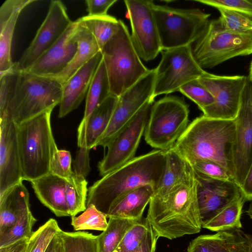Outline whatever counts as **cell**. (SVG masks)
Wrapping results in <instances>:
<instances>
[{
	"label": "cell",
	"mask_w": 252,
	"mask_h": 252,
	"mask_svg": "<svg viewBox=\"0 0 252 252\" xmlns=\"http://www.w3.org/2000/svg\"><path fill=\"white\" fill-rule=\"evenodd\" d=\"M29 238H23L10 245L0 247V252H27Z\"/></svg>",
	"instance_id": "obj_49"
},
{
	"label": "cell",
	"mask_w": 252,
	"mask_h": 252,
	"mask_svg": "<svg viewBox=\"0 0 252 252\" xmlns=\"http://www.w3.org/2000/svg\"><path fill=\"white\" fill-rule=\"evenodd\" d=\"M189 110L184 99L166 95L154 102L144 131L150 146L163 151L171 149L187 129Z\"/></svg>",
	"instance_id": "obj_9"
},
{
	"label": "cell",
	"mask_w": 252,
	"mask_h": 252,
	"mask_svg": "<svg viewBox=\"0 0 252 252\" xmlns=\"http://www.w3.org/2000/svg\"><path fill=\"white\" fill-rule=\"evenodd\" d=\"M240 190L246 201L252 200V163Z\"/></svg>",
	"instance_id": "obj_48"
},
{
	"label": "cell",
	"mask_w": 252,
	"mask_h": 252,
	"mask_svg": "<svg viewBox=\"0 0 252 252\" xmlns=\"http://www.w3.org/2000/svg\"><path fill=\"white\" fill-rule=\"evenodd\" d=\"M71 164L72 158L70 152L58 150L52 158L49 173L68 181L73 173Z\"/></svg>",
	"instance_id": "obj_42"
},
{
	"label": "cell",
	"mask_w": 252,
	"mask_h": 252,
	"mask_svg": "<svg viewBox=\"0 0 252 252\" xmlns=\"http://www.w3.org/2000/svg\"><path fill=\"white\" fill-rule=\"evenodd\" d=\"M151 227L146 218H143L126 232L113 252H133L140 245Z\"/></svg>",
	"instance_id": "obj_39"
},
{
	"label": "cell",
	"mask_w": 252,
	"mask_h": 252,
	"mask_svg": "<svg viewBox=\"0 0 252 252\" xmlns=\"http://www.w3.org/2000/svg\"><path fill=\"white\" fill-rule=\"evenodd\" d=\"M30 182L42 204L57 217L69 216L65 197L66 180L49 173Z\"/></svg>",
	"instance_id": "obj_23"
},
{
	"label": "cell",
	"mask_w": 252,
	"mask_h": 252,
	"mask_svg": "<svg viewBox=\"0 0 252 252\" xmlns=\"http://www.w3.org/2000/svg\"><path fill=\"white\" fill-rule=\"evenodd\" d=\"M220 13L219 18L226 30L238 33L252 34V18L243 14L222 8H217Z\"/></svg>",
	"instance_id": "obj_38"
},
{
	"label": "cell",
	"mask_w": 252,
	"mask_h": 252,
	"mask_svg": "<svg viewBox=\"0 0 252 252\" xmlns=\"http://www.w3.org/2000/svg\"><path fill=\"white\" fill-rule=\"evenodd\" d=\"M77 22L78 26L75 32V38L78 48L73 58L61 72L47 77L58 82L62 86L77 70L100 51L92 33L83 25Z\"/></svg>",
	"instance_id": "obj_26"
},
{
	"label": "cell",
	"mask_w": 252,
	"mask_h": 252,
	"mask_svg": "<svg viewBox=\"0 0 252 252\" xmlns=\"http://www.w3.org/2000/svg\"><path fill=\"white\" fill-rule=\"evenodd\" d=\"M63 3L59 0L50 2L48 13L32 41L13 68L24 71L61 38L72 24Z\"/></svg>",
	"instance_id": "obj_14"
},
{
	"label": "cell",
	"mask_w": 252,
	"mask_h": 252,
	"mask_svg": "<svg viewBox=\"0 0 252 252\" xmlns=\"http://www.w3.org/2000/svg\"><path fill=\"white\" fill-rule=\"evenodd\" d=\"M111 94L119 97L149 70L142 63L125 24L119 20L118 30L101 50Z\"/></svg>",
	"instance_id": "obj_6"
},
{
	"label": "cell",
	"mask_w": 252,
	"mask_h": 252,
	"mask_svg": "<svg viewBox=\"0 0 252 252\" xmlns=\"http://www.w3.org/2000/svg\"><path fill=\"white\" fill-rule=\"evenodd\" d=\"M91 150L80 147L73 161V172L76 176L86 178L91 171L89 153Z\"/></svg>",
	"instance_id": "obj_45"
},
{
	"label": "cell",
	"mask_w": 252,
	"mask_h": 252,
	"mask_svg": "<svg viewBox=\"0 0 252 252\" xmlns=\"http://www.w3.org/2000/svg\"><path fill=\"white\" fill-rule=\"evenodd\" d=\"M62 245V240L58 232L49 244L45 252H60Z\"/></svg>",
	"instance_id": "obj_50"
},
{
	"label": "cell",
	"mask_w": 252,
	"mask_h": 252,
	"mask_svg": "<svg viewBox=\"0 0 252 252\" xmlns=\"http://www.w3.org/2000/svg\"><path fill=\"white\" fill-rule=\"evenodd\" d=\"M158 238L151 226L139 246L133 252H155Z\"/></svg>",
	"instance_id": "obj_47"
},
{
	"label": "cell",
	"mask_w": 252,
	"mask_h": 252,
	"mask_svg": "<svg viewBox=\"0 0 252 252\" xmlns=\"http://www.w3.org/2000/svg\"><path fill=\"white\" fill-rule=\"evenodd\" d=\"M179 91L195 103L200 110L215 102L214 96L200 83L199 79L192 80L181 87Z\"/></svg>",
	"instance_id": "obj_40"
},
{
	"label": "cell",
	"mask_w": 252,
	"mask_h": 252,
	"mask_svg": "<svg viewBox=\"0 0 252 252\" xmlns=\"http://www.w3.org/2000/svg\"><path fill=\"white\" fill-rule=\"evenodd\" d=\"M108 219L107 228L97 236L98 252H113L126 232L138 221L118 218Z\"/></svg>",
	"instance_id": "obj_31"
},
{
	"label": "cell",
	"mask_w": 252,
	"mask_h": 252,
	"mask_svg": "<svg viewBox=\"0 0 252 252\" xmlns=\"http://www.w3.org/2000/svg\"><path fill=\"white\" fill-rule=\"evenodd\" d=\"M87 185L86 178L76 176L74 173L67 181L65 197L69 216H76L86 209Z\"/></svg>",
	"instance_id": "obj_32"
},
{
	"label": "cell",
	"mask_w": 252,
	"mask_h": 252,
	"mask_svg": "<svg viewBox=\"0 0 252 252\" xmlns=\"http://www.w3.org/2000/svg\"><path fill=\"white\" fill-rule=\"evenodd\" d=\"M92 33L100 49L118 30L119 20L109 15L83 16L77 20Z\"/></svg>",
	"instance_id": "obj_30"
},
{
	"label": "cell",
	"mask_w": 252,
	"mask_h": 252,
	"mask_svg": "<svg viewBox=\"0 0 252 252\" xmlns=\"http://www.w3.org/2000/svg\"><path fill=\"white\" fill-rule=\"evenodd\" d=\"M131 33L132 44L141 59H155L161 51L157 24L153 13V0H125Z\"/></svg>",
	"instance_id": "obj_15"
},
{
	"label": "cell",
	"mask_w": 252,
	"mask_h": 252,
	"mask_svg": "<svg viewBox=\"0 0 252 252\" xmlns=\"http://www.w3.org/2000/svg\"><path fill=\"white\" fill-rule=\"evenodd\" d=\"M62 86L48 78L13 67L0 72V118L7 117L17 125L59 104Z\"/></svg>",
	"instance_id": "obj_1"
},
{
	"label": "cell",
	"mask_w": 252,
	"mask_h": 252,
	"mask_svg": "<svg viewBox=\"0 0 252 252\" xmlns=\"http://www.w3.org/2000/svg\"><path fill=\"white\" fill-rule=\"evenodd\" d=\"M111 94L108 77L102 59L87 94L84 115L81 123L86 122L94 109Z\"/></svg>",
	"instance_id": "obj_28"
},
{
	"label": "cell",
	"mask_w": 252,
	"mask_h": 252,
	"mask_svg": "<svg viewBox=\"0 0 252 252\" xmlns=\"http://www.w3.org/2000/svg\"><path fill=\"white\" fill-rule=\"evenodd\" d=\"M248 77V79L251 81L252 82V61L250 64L249 75Z\"/></svg>",
	"instance_id": "obj_52"
},
{
	"label": "cell",
	"mask_w": 252,
	"mask_h": 252,
	"mask_svg": "<svg viewBox=\"0 0 252 252\" xmlns=\"http://www.w3.org/2000/svg\"><path fill=\"white\" fill-rule=\"evenodd\" d=\"M155 189L151 185L140 187L124 195L110 206L107 218H118L141 220Z\"/></svg>",
	"instance_id": "obj_25"
},
{
	"label": "cell",
	"mask_w": 252,
	"mask_h": 252,
	"mask_svg": "<svg viewBox=\"0 0 252 252\" xmlns=\"http://www.w3.org/2000/svg\"><path fill=\"white\" fill-rule=\"evenodd\" d=\"M248 77L243 75L219 76L208 73L199 80L212 94L215 102L203 108V115L221 120H235Z\"/></svg>",
	"instance_id": "obj_13"
},
{
	"label": "cell",
	"mask_w": 252,
	"mask_h": 252,
	"mask_svg": "<svg viewBox=\"0 0 252 252\" xmlns=\"http://www.w3.org/2000/svg\"><path fill=\"white\" fill-rule=\"evenodd\" d=\"M235 121L234 180L240 189L252 163V82L249 79Z\"/></svg>",
	"instance_id": "obj_16"
},
{
	"label": "cell",
	"mask_w": 252,
	"mask_h": 252,
	"mask_svg": "<svg viewBox=\"0 0 252 252\" xmlns=\"http://www.w3.org/2000/svg\"><path fill=\"white\" fill-rule=\"evenodd\" d=\"M118 97L111 94L92 112L85 123H81L77 130L79 148L91 150L106 129L111 120Z\"/></svg>",
	"instance_id": "obj_22"
},
{
	"label": "cell",
	"mask_w": 252,
	"mask_h": 252,
	"mask_svg": "<svg viewBox=\"0 0 252 252\" xmlns=\"http://www.w3.org/2000/svg\"><path fill=\"white\" fill-rule=\"evenodd\" d=\"M36 221L31 210L28 211L11 227L0 234V247L10 245L23 238L30 239L33 233L32 227Z\"/></svg>",
	"instance_id": "obj_35"
},
{
	"label": "cell",
	"mask_w": 252,
	"mask_h": 252,
	"mask_svg": "<svg viewBox=\"0 0 252 252\" xmlns=\"http://www.w3.org/2000/svg\"><path fill=\"white\" fill-rule=\"evenodd\" d=\"M117 0H86L87 10L90 16H103L107 14L109 8Z\"/></svg>",
	"instance_id": "obj_46"
},
{
	"label": "cell",
	"mask_w": 252,
	"mask_h": 252,
	"mask_svg": "<svg viewBox=\"0 0 252 252\" xmlns=\"http://www.w3.org/2000/svg\"><path fill=\"white\" fill-rule=\"evenodd\" d=\"M247 213L250 218L252 219V200L251 201V203L249 205V208L247 211Z\"/></svg>",
	"instance_id": "obj_51"
},
{
	"label": "cell",
	"mask_w": 252,
	"mask_h": 252,
	"mask_svg": "<svg viewBox=\"0 0 252 252\" xmlns=\"http://www.w3.org/2000/svg\"><path fill=\"white\" fill-rule=\"evenodd\" d=\"M161 59L156 68V79L152 98L179 91L187 83L199 79L209 72L194 58L191 45L161 52Z\"/></svg>",
	"instance_id": "obj_10"
},
{
	"label": "cell",
	"mask_w": 252,
	"mask_h": 252,
	"mask_svg": "<svg viewBox=\"0 0 252 252\" xmlns=\"http://www.w3.org/2000/svg\"><path fill=\"white\" fill-rule=\"evenodd\" d=\"M154 102V100H150L146 103L109 144L106 154L98 164L101 176L106 175L135 158Z\"/></svg>",
	"instance_id": "obj_12"
},
{
	"label": "cell",
	"mask_w": 252,
	"mask_h": 252,
	"mask_svg": "<svg viewBox=\"0 0 252 252\" xmlns=\"http://www.w3.org/2000/svg\"><path fill=\"white\" fill-rule=\"evenodd\" d=\"M192 50L202 68H211L233 58L252 54V34L227 30L218 18L209 21Z\"/></svg>",
	"instance_id": "obj_8"
},
{
	"label": "cell",
	"mask_w": 252,
	"mask_h": 252,
	"mask_svg": "<svg viewBox=\"0 0 252 252\" xmlns=\"http://www.w3.org/2000/svg\"><path fill=\"white\" fill-rule=\"evenodd\" d=\"M30 206L29 193L23 181L0 194V234L30 210Z\"/></svg>",
	"instance_id": "obj_24"
},
{
	"label": "cell",
	"mask_w": 252,
	"mask_h": 252,
	"mask_svg": "<svg viewBox=\"0 0 252 252\" xmlns=\"http://www.w3.org/2000/svg\"><path fill=\"white\" fill-rule=\"evenodd\" d=\"M61 229L57 220L50 219L33 232L29 239L27 252H45L53 238Z\"/></svg>",
	"instance_id": "obj_37"
},
{
	"label": "cell",
	"mask_w": 252,
	"mask_h": 252,
	"mask_svg": "<svg viewBox=\"0 0 252 252\" xmlns=\"http://www.w3.org/2000/svg\"><path fill=\"white\" fill-rule=\"evenodd\" d=\"M166 152L164 169L152 196H163L184 182L192 173L191 165L172 149Z\"/></svg>",
	"instance_id": "obj_27"
},
{
	"label": "cell",
	"mask_w": 252,
	"mask_h": 252,
	"mask_svg": "<svg viewBox=\"0 0 252 252\" xmlns=\"http://www.w3.org/2000/svg\"><path fill=\"white\" fill-rule=\"evenodd\" d=\"M60 252H63V245H62V248H61V250H60Z\"/></svg>",
	"instance_id": "obj_53"
},
{
	"label": "cell",
	"mask_w": 252,
	"mask_h": 252,
	"mask_svg": "<svg viewBox=\"0 0 252 252\" xmlns=\"http://www.w3.org/2000/svg\"><path fill=\"white\" fill-rule=\"evenodd\" d=\"M52 111L17 125L23 180L31 182L50 172L52 158L58 150L51 125Z\"/></svg>",
	"instance_id": "obj_5"
},
{
	"label": "cell",
	"mask_w": 252,
	"mask_h": 252,
	"mask_svg": "<svg viewBox=\"0 0 252 252\" xmlns=\"http://www.w3.org/2000/svg\"><path fill=\"white\" fill-rule=\"evenodd\" d=\"M197 185L193 170L184 182L167 194L152 197L146 218L158 237L173 240L200 231L202 225Z\"/></svg>",
	"instance_id": "obj_2"
},
{
	"label": "cell",
	"mask_w": 252,
	"mask_h": 252,
	"mask_svg": "<svg viewBox=\"0 0 252 252\" xmlns=\"http://www.w3.org/2000/svg\"><path fill=\"white\" fill-rule=\"evenodd\" d=\"M103 59L98 52L77 70L62 86L58 117L62 118L77 109L86 97L93 78Z\"/></svg>",
	"instance_id": "obj_20"
},
{
	"label": "cell",
	"mask_w": 252,
	"mask_h": 252,
	"mask_svg": "<svg viewBox=\"0 0 252 252\" xmlns=\"http://www.w3.org/2000/svg\"><path fill=\"white\" fill-rule=\"evenodd\" d=\"M230 252H252V236L241 229L225 231Z\"/></svg>",
	"instance_id": "obj_44"
},
{
	"label": "cell",
	"mask_w": 252,
	"mask_h": 252,
	"mask_svg": "<svg viewBox=\"0 0 252 252\" xmlns=\"http://www.w3.org/2000/svg\"><path fill=\"white\" fill-rule=\"evenodd\" d=\"M161 51L191 45L201 35L210 14L198 8L182 9L152 4Z\"/></svg>",
	"instance_id": "obj_7"
},
{
	"label": "cell",
	"mask_w": 252,
	"mask_h": 252,
	"mask_svg": "<svg viewBox=\"0 0 252 252\" xmlns=\"http://www.w3.org/2000/svg\"><path fill=\"white\" fill-rule=\"evenodd\" d=\"M35 0H6L0 7V72L13 66L11 45L16 23L25 7Z\"/></svg>",
	"instance_id": "obj_21"
},
{
	"label": "cell",
	"mask_w": 252,
	"mask_h": 252,
	"mask_svg": "<svg viewBox=\"0 0 252 252\" xmlns=\"http://www.w3.org/2000/svg\"><path fill=\"white\" fill-rule=\"evenodd\" d=\"M59 234L62 240L63 252H98L97 236L92 233L61 229Z\"/></svg>",
	"instance_id": "obj_33"
},
{
	"label": "cell",
	"mask_w": 252,
	"mask_h": 252,
	"mask_svg": "<svg viewBox=\"0 0 252 252\" xmlns=\"http://www.w3.org/2000/svg\"><path fill=\"white\" fill-rule=\"evenodd\" d=\"M78 26L77 20L73 21L58 41L24 71L46 77L61 72L71 61L77 50L75 32Z\"/></svg>",
	"instance_id": "obj_19"
},
{
	"label": "cell",
	"mask_w": 252,
	"mask_h": 252,
	"mask_svg": "<svg viewBox=\"0 0 252 252\" xmlns=\"http://www.w3.org/2000/svg\"><path fill=\"white\" fill-rule=\"evenodd\" d=\"M196 2L213 6L233 10L252 18V0H195Z\"/></svg>",
	"instance_id": "obj_43"
},
{
	"label": "cell",
	"mask_w": 252,
	"mask_h": 252,
	"mask_svg": "<svg viewBox=\"0 0 252 252\" xmlns=\"http://www.w3.org/2000/svg\"><path fill=\"white\" fill-rule=\"evenodd\" d=\"M71 225L75 231L95 230L104 231L108 226L106 215L93 204L87 206L79 216L71 217Z\"/></svg>",
	"instance_id": "obj_36"
},
{
	"label": "cell",
	"mask_w": 252,
	"mask_h": 252,
	"mask_svg": "<svg viewBox=\"0 0 252 252\" xmlns=\"http://www.w3.org/2000/svg\"><path fill=\"white\" fill-rule=\"evenodd\" d=\"M195 174L198 180V204L203 225L243 195L234 181L216 180Z\"/></svg>",
	"instance_id": "obj_17"
},
{
	"label": "cell",
	"mask_w": 252,
	"mask_h": 252,
	"mask_svg": "<svg viewBox=\"0 0 252 252\" xmlns=\"http://www.w3.org/2000/svg\"><path fill=\"white\" fill-rule=\"evenodd\" d=\"M195 172L216 180L234 181L230 173L221 165L210 160H197L190 164Z\"/></svg>",
	"instance_id": "obj_41"
},
{
	"label": "cell",
	"mask_w": 252,
	"mask_h": 252,
	"mask_svg": "<svg viewBox=\"0 0 252 252\" xmlns=\"http://www.w3.org/2000/svg\"><path fill=\"white\" fill-rule=\"evenodd\" d=\"M187 252H230L226 231L198 236L190 242Z\"/></svg>",
	"instance_id": "obj_34"
},
{
	"label": "cell",
	"mask_w": 252,
	"mask_h": 252,
	"mask_svg": "<svg viewBox=\"0 0 252 252\" xmlns=\"http://www.w3.org/2000/svg\"><path fill=\"white\" fill-rule=\"evenodd\" d=\"M156 68L149 71L119 97L108 126L96 147L105 148L130 122L142 107L152 98Z\"/></svg>",
	"instance_id": "obj_11"
},
{
	"label": "cell",
	"mask_w": 252,
	"mask_h": 252,
	"mask_svg": "<svg viewBox=\"0 0 252 252\" xmlns=\"http://www.w3.org/2000/svg\"><path fill=\"white\" fill-rule=\"evenodd\" d=\"M246 199L243 195L234 200L210 221L202 225V227L213 231H225L235 229H241V217L242 209Z\"/></svg>",
	"instance_id": "obj_29"
},
{
	"label": "cell",
	"mask_w": 252,
	"mask_h": 252,
	"mask_svg": "<svg viewBox=\"0 0 252 252\" xmlns=\"http://www.w3.org/2000/svg\"><path fill=\"white\" fill-rule=\"evenodd\" d=\"M166 160V152L159 150L134 158L89 187L87 206L93 204L106 215L111 204L127 193L146 185L156 189Z\"/></svg>",
	"instance_id": "obj_4"
},
{
	"label": "cell",
	"mask_w": 252,
	"mask_h": 252,
	"mask_svg": "<svg viewBox=\"0 0 252 252\" xmlns=\"http://www.w3.org/2000/svg\"><path fill=\"white\" fill-rule=\"evenodd\" d=\"M0 194L23 181L17 125L7 117L0 118Z\"/></svg>",
	"instance_id": "obj_18"
},
{
	"label": "cell",
	"mask_w": 252,
	"mask_h": 252,
	"mask_svg": "<svg viewBox=\"0 0 252 252\" xmlns=\"http://www.w3.org/2000/svg\"><path fill=\"white\" fill-rule=\"evenodd\" d=\"M235 137V120L202 115L189 125L172 149L190 164L199 160L215 162L227 170L234 179Z\"/></svg>",
	"instance_id": "obj_3"
}]
</instances>
